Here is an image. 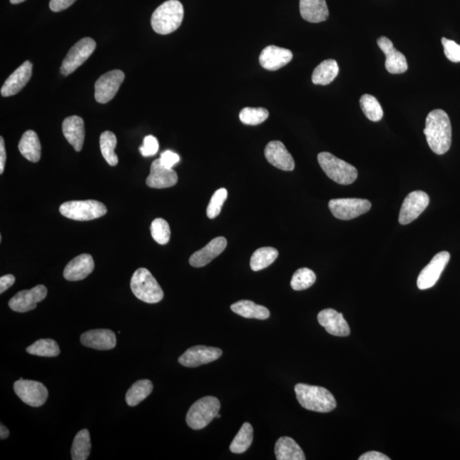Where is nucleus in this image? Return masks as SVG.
Listing matches in <instances>:
<instances>
[{"instance_id":"obj_1","label":"nucleus","mask_w":460,"mask_h":460,"mask_svg":"<svg viewBox=\"0 0 460 460\" xmlns=\"http://www.w3.org/2000/svg\"><path fill=\"white\" fill-rule=\"evenodd\" d=\"M428 145L436 155H444L452 143V126L446 113L435 109L429 113L424 130Z\"/></svg>"},{"instance_id":"obj_2","label":"nucleus","mask_w":460,"mask_h":460,"mask_svg":"<svg viewBox=\"0 0 460 460\" xmlns=\"http://www.w3.org/2000/svg\"><path fill=\"white\" fill-rule=\"evenodd\" d=\"M295 389L297 401L307 410L329 413L337 407L334 395L325 388L297 384Z\"/></svg>"},{"instance_id":"obj_3","label":"nucleus","mask_w":460,"mask_h":460,"mask_svg":"<svg viewBox=\"0 0 460 460\" xmlns=\"http://www.w3.org/2000/svg\"><path fill=\"white\" fill-rule=\"evenodd\" d=\"M184 16L183 6L178 0H168L153 13L151 25L155 33L172 34L180 27Z\"/></svg>"},{"instance_id":"obj_4","label":"nucleus","mask_w":460,"mask_h":460,"mask_svg":"<svg viewBox=\"0 0 460 460\" xmlns=\"http://www.w3.org/2000/svg\"><path fill=\"white\" fill-rule=\"evenodd\" d=\"M131 288L139 300L148 304L159 303L164 297L163 290L147 269L135 271L131 280Z\"/></svg>"},{"instance_id":"obj_5","label":"nucleus","mask_w":460,"mask_h":460,"mask_svg":"<svg viewBox=\"0 0 460 460\" xmlns=\"http://www.w3.org/2000/svg\"><path fill=\"white\" fill-rule=\"evenodd\" d=\"M318 162L327 176L342 185H349L357 180L358 172L352 165L328 152L320 153Z\"/></svg>"},{"instance_id":"obj_6","label":"nucleus","mask_w":460,"mask_h":460,"mask_svg":"<svg viewBox=\"0 0 460 460\" xmlns=\"http://www.w3.org/2000/svg\"><path fill=\"white\" fill-rule=\"evenodd\" d=\"M220 402L214 397H205L195 402L188 410L186 422L193 429H203L213 421L220 410Z\"/></svg>"},{"instance_id":"obj_7","label":"nucleus","mask_w":460,"mask_h":460,"mask_svg":"<svg viewBox=\"0 0 460 460\" xmlns=\"http://www.w3.org/2000/svg\"><path fill=\"white\" fill-rule=\"evenodd\" d=\"M60 213L65 218L76 221H90L107 213V208L98 200H73L61 205Z\"/></svg>"},{"instance_id":"obj_8","label":"nucleus","mask_w":460,"mask_h":460,"mask_svg":"<svg viewBox=\"0 0 460 460\" xmlns=\"http://www.w3.org/2000/svg\"><path fill=\"white\" fill-rule=\"evenodd\" d=\"M96 47V44L91 38L86 37L77 42L69 50L61 66L60 70L63 76H68L81 67L93 53Z\"/></svg>"},{"instance_id":"obj_9","label":"nucleus","mask_w":460,"mask_h":460,"mask_svg":"<svg viewBox=\"0 0 460 460\" xmlns=\"http://www.w3.org/2000/svg\"><path fill=\"white\" fill-rule=\"evenodd\" d=\"M331 213L340 220H352L369 212V200L357 198L334 199L328 203Z\"/></svg>"},{"instance_id":"obj_10","label":"nucleus","mask_w":460,"mask_h":460,"mask_svg":"<svg viewBox=\"0 0 460 460\" xmlns=\"http://www.w3.org/2000/svg\"><path fill=\"white\" fill-rule=\"evenodd\" d=\"M14 391L21 401L34 407L45 404L49 395L46 387L41 382L24 379L16 381Z\"/></svg>"},{"instance_id":"obj_11","label":"nucleus","mask_w":460,"mask_h":460,"mask_svg":"<svg viewBox=\"0 0 460 460\" xmlns=\"http://www.w3.org/2000/svg\"><path fill=\"white\" fill-rule=\"evenodd\" d=\"M125 80L121 70H113L101 76L95 84V99L99 103H107L116 95Z\"/></svg>"},{"instance_id":"obj_12","label":"nucleus","mask_w":460,"mask_h":460,"mask_svg":"<svg viewBox=\"0 0 460 460\" xmlns=\"http://www.w3.org/2000/svg\"><path fill=\"white\" fill-rule=\"evenodd\" d=\"M429 203V197L426 192L417 190L411 192L403 201L399 223L402 225H409L424 213Z\"/></svg>"},{"instance_id":"obj_13","label":"nucleus","mask_w":460,"mask_h":460,"mask_svg":"<svg viewBox=\"0 0 460 460\" xmlns=\"http://www.w3.org/2000/svg\"><path fill=\"white\" fill-rule=\"evenodd\" d=\"M449 260L450 253L449 252H441L434 256L432 260L429 262L426 267H424L419 275L417 280L419 289L426 290V289L435 286Z\"/></svg>"},{"instance_id":"obj_14","label":"nucleus","mask_w":460,"mask_h":460,"mask_svg":"<svg viewBox=\"0 0 460 460\" xmlns=\"http://www.w3.org/2000/svg\"><path fill=\"white\" fill-rule=\"evenodd\" d=\"M46 296L47 288L43 285H38L30 290L17 292L9 302V306L16 312H29L36 308L37 304L45 300Z\"/></svg>"},{"instance_id":"obj_15","label":"nucleus","mask_w":460,"mask_h":460,"mask_svg":"<svg viewBox=\"0 0 460 460\" xmlns=\"http://www.w3.org/2000/svg\"><path fill=\"white\" fill-rule=\"evenodd\" d=\"M220 349L197 345L186 350L178 359L179 363L186 367H197L218 360L222 356Z\"/></svg>"},{"instance_id":"obj_16","label":"nucleus","mask_w":460,"mask_h":460,"mask_svg":"<svg viewBox=\"0 0 460 460\" xmlns=\"http://www.w3.org/2000/svg\"><path fill=\"white\" fill-rule=\"evenodd\" d=\"M378 46L385 55V68L392 74L405 73L409 68L405 56L393 46L391 39L387 37L378 39Z\"/></svg>"},{"instance_id":"obj_17","label":"nucleus","mask_w":460,"mask_h":460,"mask_svg":"<svg viewBox=\"0 0 460 460\" xmlns=\"http://www.w3.org/2000/svg\"><path fill=\"white\" fill-rule=\"evenodd\" d=\"M265 155L269 163L276 168L286 172L295 170V160L282 142L271 141L267 144Z\"/></svg>"},{"instance_id":"obj_18","label":"nucleus","mask_w":460,"mask_h":460,"mask_svg":"<svg viewBox=\"0 0 460 460\" xmlns=\"http://www.w3.org/2000/svg\"><path fill=\"white\" fill-rule=\"evenodd\" d=\"M33 64L26 61L19 68L15 70L7 78L1 88V95L4 98L14 96L23 90L32 76Z\"/></svg>"},{"instance_id":"obj_19","label":"nucleus","mask_w":460,"mask_h":460,"mask_svg":"<svg viewBox=\"0 0 460 460\" xmlns=\"http://www.w3.org/2000/svg\"><path fill=\"white\" fill-rule=\"evenodd\" d=\"M320 325L325 328L328 334L334 336L346 337L350 334L349 327L343 314L335 310H323L318 314Z\"/></svg>"},{"instance_id":"obj_20","label":"nucleus","mask_w":460,"mask_h":460,"mask_svg":"<svg viewBox=\"0 0 460 460\" xmlns=\"http://www.w3.org/2000/svg\"><path fill=\"white\" fill-rule=\"evenodd\" d=\"M292 52L275 46H270L262 51L260 63L262 68L276 71L285 67L292 60Z\"/></svg>"},{"instance_id":"obj_21","label":"nucleus","mask_w":460,"mask_h":460,"mask_svg":"<svg viewBox=\"0 0 460 460\" xmlns=\"http://www.w3.org/2000/svg\"><path fill=\"white\" fill-rule=\"evenodd\" d=\"M178 179L177 173L173 168H165L159 159L153 162L146 183L150 188H165L176 185Z\"/></svg>"},{"instance_id":"obj_22","label":"nucleus","mask_w":460,"mask_h":460,"mask_svg":"<svg viewBox=\"0 0 460 460\" xmlns=\"http://www.w3.org/2000/svg\"><path fill=\"white\" fill-rule=\"evenodd\" d=\"M94 270V260L90 254H81L74 257L65 267L63 276L69 282L84 280Z\"/></svg>"},{"instance_id":"obj_23","label":"nucleus","mask_w":460,"mask_h":460,"mask_svg":"<svg viewBox=\"0 0 460 460\" xmlns=\"http://www.w3.org/2000/svg\"><path fill=\"white\" fill-rule=\"evenodd\" d=\"M81 344L86 347L109 350L116 347V336L115 332L108 329H96L86 332L81 337Z\"/></svg>"},{"instance_id":"obj_24","label":"nucleus","mask_w":460,"mask_h":460,"mask_svg":"<svg viewBox=\"0 0 460 460\" xmlns=\"http://www.w3.org/2000/svg\"><path fill=\"white\" fill-rule=\"evenodd\" d=\"M227 247L225 237H217L211 240L205 247L195 252L190 258V264L195 268H200L211 262L215 257L220 255Z\"/></svg>"},{"instance_id":"obj_25","label":"nucleus","mask_w":460,"mask_h":460,"mask_svg":"<svg viewBox=\"0 0 460 460\" xmlns=\"http://www.w3.org/2000/svg\"><path fill=\"white\" fill-rule=\"evenodd\" d=\"M63 133L74 150L81 151L86 136L85 123L82 118L76 116L66 118L63 123Z\"/></svg>"},{"instance_id":"obj_26","label":"nucleus","mask_w":460,"mask_h":460,"mask_svg":"<svg viewBox=\"0 0 460 460\" xmlns=\"http://www.w3.org/2000/svg\"><path fill=\"white\" fill-rule=\"evenodd\" d=\"M300 14L311 24L322 23L329 16L326 0H300Z\"/></svg>"},{"instance_id":"obj_27","label":"nucleus","mask_w":460,"mask_h":460,"mask_svg":"<svg viewBox=\"0 0 460 460\" xmlns=\"http://www.w3.org/2000/svg\"><path fill=\"white\" fill-rule=\"evenodd\" d=\"M275 453L278 460H305V455L300 445L291 437L279 438L275 444Z\"/></svg>"},{"instance_id":"obj_28","label":"nucleus","mask_w":460,"mask_h":460,"mask_svg":"<svg viewBox=\"0 0 460 460\" xmlns=\"http://www.w3.org/2000/svg\"><path fill=\"white\" fill-rule=\"evenodd\" d=\"M21 155L31 162H38L41 157V144L34 131H27L21 137L19 145Z\"/></svg>"},{"instance_id":"obj_29","label":"nucleus","mask_w":460,"mask_h":460,"mask_svg":"<svg viewBox=\"0 0 460 460\" xmlns=\"http://www.w3.org/2000/svg\"><path fill=\"white\" fill-rule=\"evenodd\" d=\"M231 310L244 318L266 320L270 317V310L265 306L258 305L252 301L240 300L232 305Z\"/></svg>"},{"instance_id":"obj_30","label":"nucleus","mask_w":460,"mask_h":460,"mask_svg":"<svg viewBox=\"0 0 460 460\" xmlns=\"http://www.w3.org/2000/svg\"><path fill=\"white\" fill-rule=\"evenodd\" d=\"M339 68L334 59L323 61L315 68L312 82L315 85L327 86L334 81L339 74Z\"/></svg>"},{"instance_id":"obj_31","label":"nucleus","mask_w":460,"mask_h":460,"mask_svg":"<svg viewBox=\"0 0 460 460\" xmlns=\"http://www.w3.org/2000/svg\"><path fill=\"white\" fill-rule=\"evenodd\" d=\"M153 385L150 380H138L129 389L126 395V402L130 407H135L145 400L153 392Z\"/></svg>"},{"instance_id":"obj_32","label":"nucleus","mask_w":460,"mask_h":460,"mask_svg":"<svg viewBox=\"0 0 460 460\" xmlns=\"http://www.w3.org/2000/svg\"><path fill=\"white\" fill-rule=\"evenodd\" d=\"M91 450V436L88 429H81L74 437L71 455L73 460H86Z\"/></svg>"},{"instance_id":"obj_33","label":"nucleus","mask_w":460,"mask_h":460,"mask_svg":"<svg viewBox=\"0 0 460 460\" xmlns=\"http://www.w3.org/2000/svg\"><path fill=\"white\" fill-rule=\"evenodd\" d=\"M279 252L273 247H262L257 249L251 257V269L253 271H260L267 268L277 260Z\"/></svg>"},{"instance_id":"obj_34","label":"nucleus","mask_w":460,"mask_h":460,"mask_svg":"<svg viewBox=\"0 0 460 460\" xmlns=\"http://www.w3.org/2000/svg\"><path fill=\"white\" fill-rule=\"evenodd\" d=\"M252 426L249 423H245L232 441L230 449L234 454H243L252 445Z\"/></svg>"},{"instance_id":"obj_35","label":"nucleus","mask_w":460,"mask_h":460,"mask_svg":"<svg viewBox=\"0 0 460 460\" xmlns=\"http://www.w3.org/2000/svg\"><path fill=\"white\" fill-rule=\"evenodd\" d=\"M117 144L116 136L111 131H104L100 137L101 152L108 165L115 166L119 162L115 148Z\"/></svg>"},{"instance_id":"obj_36","label":"nucleus","mask_w":460,"mask_h":460,"mask_svg":"<svg viewBox=\"0 0 460 460\" xmlns=\"http://www.w3.org/2000/svg\"><path fill=\"white\" fill-rule=\"evenodd\" d=\"M27 352L33 356L55 357L59 356L60 349L53 339H39L27 348Z\"/></svg>"},{"instance_id":"obj_37","label":"nucleus","mask_w":460,"mask_h":460,"mask_svg":"<svg viewBox=\"0 0 460 460\" xmlns=\"http://www.w3.org/2000/svg\"><path fill=\"white\" fill-rule=\"evenodd\" d=\"M361 108L368 120L378 122L382 120L384 112L382 106L374 96L363 95L360 99Z\"/></svg>"},{"instance_id":"obj_38","label":"nucleus","mask_w":460,"mask_h":460,"mask_svg":"<svg viewBox=\"0 0 460 460\" xmlns=\"http://www.w3.org/2000/svg\"><path fill=\"white\" fill-rule=\"evenodd\" d=\"M317 280V275L308 268L297 270L292 275L291 287L293 290L303 291L312 287Z\"/></svg>"},{"instance_id":"obj_39","label":"nucleus","mask_w":460,"mask_h":460,"mask_svg":"<svg viewBox=\"0 0 460 460\" xmlns=\"http://www.w3.org/2000/svg\"><path fill=\"white\" fill-rule=\"evenodd\" d=\"M270 116L264 108H245L240 113V120L245 125L257 126L264 123Z\"/></svg>"},{"instance_id":"obj_40","label":"nucleus","mask_w":460,"mask_h":460,"mask_svg":"<svg viewBox=\"0 0 460 460\" xmlns=\"http://www.w3.org/2000/svg\"><path fill=\"white\" fill-rule=\"evenodd\" d=\"M152 237L158 244L165 245L169 242L170 230L168 223L163 218H156L151 223Z\"/></svg>"},{"instance_id":"obj_41","label":"nucleus","mask_w":460,"mask_h":460,"mask_svg":"<svg viewBox=\"0 0 460 460\" xmlns=\"http://www.w3.org/2000/svg\"><path fill=\"white\" fill-rule=\"evenodd\" d=\"M227 197L228 191L226 188H219L218 190L214 193L207 210V214L209 218L213 219L220 214L223 203H225Z\"/></svg>"},{"instance_id":"obj_42","label":"nucleus","mask_w":460,"mask_h":460,"mask_svg":"<svg viewBox=\"0 0 460 460\" xmlns=\"http://www.w3.org/2000/svg\"><path fill=\"white\" fill-rule=\"evenodd\" d=\"M446 58L453 63H460V46L456 42L446 38H441Z\"/></svg>"},{"instance_id":"obj_43","label":"nucleus","mask_w":460,"mask_h":460,"mask_svg":"<svg viewBox=\"0 0 460 460\" xmlns=\"http://www.w3.org/2000/svg\"><path fill=\"white\" fill-rule=\"evenodd\" d=\"M159 150V142L153 136H147L143 140V144L139 148L140 153L144 157H150L155 155Z\"/></svg>"},{"instance_id":"obj_44","label":"nucleus","mask_w":460,"mask_h":460,"mask_svg":"<svg viewBox=\"0 0 460 460\" xmlns=\"http://www.w3.org/2000/svg\"><path fill=\"white\" fill-rule=\"evenodd\" d=\"M160 160L165 168L172 169L175 165L180 161V157L178 153L168 150L161 153Z\"/></svg>"},{"instance_id":"obj_45","label":"nucleus","mask_w":460,"mask_h":460,"mask_svg":"<svg viewBox=\"0 0 460 460\" xmlns=\"http://www.w3.org/2000/svg\"><path fill=\"white\" fill-rule=\"evenodd\" d=\"M76 1V0H51L50 8L52 11L60 12L71 6Z\"/></svg>"},{"instance_id":"obj_46","label":"nucleus","mask_w":460,"mask_h":460,"mask_svg":"<svg viewBox=\"0 0 460 460\" xmlns=\"http://www.w3.org/2000/svg\"><path fill=\"white\" fill-rule=\"evenodd\" d=\"M16 282L15 276L13 275H6L0 278V293H4L9 288L13 286Z\"/></svg>"},{"instance_id":"obj_47","label":"nucleus","mask_w":460,"mask_h":460,"mask_svg":"<svg viewBox=\"0 0 460 460\" xmlns=\"http://www.w3.org/2000/svg\"><path fill=\"white\" fill-rule=\"evenodd\" d=\"M387 455L377 452V451H371V452H367L364 454H362L359 460H389Z\"/></svg>"},{"instance_id":"obj_48","label":"nucleus","mask_w":460,"mask_h":460,"mask_svg":"<svg viewBox=\"0 0 460 460\" xmlns=\"http://www.w3.org/2000/svg\"><path fill=\"white\" fill-rule=\"evenodd\" d=\"M6 161V152L4 148V138H0V174H3Z\"/></svg>"},{"instance_id":"obj_49","label":"nucleus","mask_w":460,"mask_h":460,"mask_svg":"<svg viewBox=\"0 0 460 460\" xmlns=\"http://www.w3.org/2000/svg\"><path fill=\"white\" fill-rule=\"evenodd\" d=\"M10 435V431H9V429L4 426V424H1L0 426V438H1L2 440L6 439V438Z\"/></svg>"},{"instance_id":"obj_50","label":"nucleus","mask_w":460,"mask_h":460,"mask_svg":"<svg viewBox=\"0 0 460 460\" xmlns=\"http://www.w3.org/2000/svg\"><path fill=\"white\" fill-rule=\"evenodd\" d=\"M10 1L13 4H17L23 3L24 1H25V0H10Z\"/></svg>"},{"instance_id":"obj_51","label":"nucleus","mask_w":460,"mask_h":460,"mask_svg":"<svg viewBox=\"0 0 460 460\" xmlns=\"http://www.w3.org/2000/svg\"><path fill=\"white\" fill-rule=\"evenodd\" d=\"M220 417H221V415L218 414L217 415V418H218V419H219V418H220Z\"/></svg>"}]
</instances>
